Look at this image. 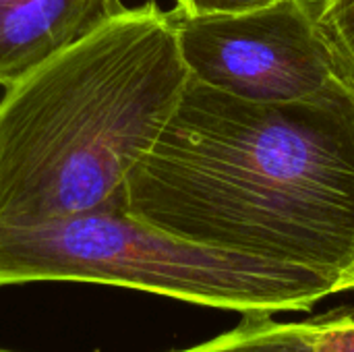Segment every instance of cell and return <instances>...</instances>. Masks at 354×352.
Instances as JSON below:
<instances>
[{
  "label": "cell",
  "instance_id": "obj_4",
  "mask_svg": "<svg viewBox=\"0 0 354 352\" xmlns=\"http://www.w3.org/2000/svg\"><path fill=\"white\" fill-rule=\"evenodd\" d=\"M324 0H276L183 17L172 10L189 77L249 102H297L354 75L322 23Z\"/></svg>",
  "mask_w": 354,
  "mask_h": 352
},
{
  "label": "cell",
  "instance_id": "obj_2",
  "mask_svg": "<svg viewBox=\"0 0 354 352\" xmlns=\"http://www.w3.org/2000/svg\"><path fill=\"white\" fill-rule=\"evenodd\" d=\"M189 68L172 12L124 8L0 100V224L33 226L122 205Z\"/></svg>",
  "mask_w": 354,
  "mask_h": 352
},
{
  "label": "cell",
  "instance_id": "obj_10",
  "mask_svg": "<svg viewBox=\"0 0 354 352\" xmlns=\"http://www.w3.org/2000/svg\"><path fill=\"white\" fill-rule=\"evenodd\" d=\"M344 290H354V261L338 276L336 293H344Z\"/></svg>",
  "mask_w": 354,
  "mask_h": 352
},
{
  "label": "cell",
  "instance_id": "obj_8",
  "mask_svg": "<svg viewBox=\"0 0 354 352\" xmlns=\"http://www.w3.org/2000/svg\"><path fill=\"white\" fill-rule=\"evenodd\" d=\"M322 23L330 39L354 68V0H324Z\"/></svg>",
  "mask_w": 354,
  "mask_h": 352
},
{
  "label": "cell",
  "instance_id": "obj_6",
  "mask_svg": "<svg viewBox=\"0 0 354 352\" xmlns=\"http://www.w3.org/2000/svg\"><path fill=\"white\" fill-rule=\"evenodd\" d=\"M178 352H313V349L299 322H276L272 315H243L234 330Z\"/></svg>",
  "mask_w": 354,
  "mask_h": 352
},
{
  "label": "cell",
  "instance_id": "obj_11",
  "mask_svg": "<svg viewBox=\"0 0 354 352\" xmlns=\"http://www.w3.org/2000/svg\"><path fill=\"white\" fill-rule=\"evenodd\" d=\"M0 352H6V351H0Z\"/></svg>",
  "mask_w": 354,
  "mask_h": 352
},
{
  "label": "cell",
  "instance_id": "obj_7",
  "mask_svg": "<svg viewBox=\"0 0 354 352\" xmlns=\"http://www.w3.org/2000/svg\"><path fill=\"white\" fill-rule=\"evenodd\" d=\"M313 352H354V307L299 322Z\"/></svg>",
  "mask_w": 354,
  "mask_h": 352
},
{
  "label": "cell",
  "instance_id": "obj_3",
  "mask_svg": "<svg viewBox=\"0 0 354 352\" xmlns=\"http://www.w3.org/2000/svg\"><path fill=\"white\" fill-rule=\"evenodd\" d=\"M83 282L243 315L311 309L338 276L193 243L112 205L33 226L0 224V286Z\"/></svg>",
  "mask_w": 354,
  "mask_h": 352
},
{
  "label": "cell",
  "instance_id": "obj_9",
  "mask_svg": "<svg viewBox=\"0 0 354 352\" xmlns=\"http://www.w3.org/2000/svg\"><path fill=\"white\" fill-rule=\"evenodd\" d=\"M276 0H176L174 12L183 17H201L214 12H241L272 4Z\"/></svg>",
  "mask_w": 354,
  "mask_h": 352
},
{
  "label": "cell",
  "instance_id": "obj_5",
  "mask_svg": "<svg viewBox=\"0 0 354 352\" xmlns=\"http://www.w3.org/2000/svg\"><path fill=\"white\" fill-rule=\"evenodd\" d=\"M124 8L122 0H0V87L15 85Z\"/></svg>",
  "mask_w": 354,
  "mask_h": 352
},
{
  "label": "cell",
  "instance_id": "obj_1",
  "mask_svg": "<svg viewBox=\"0 0 354 352\" xmlns=\"http://www.w3.org/2000/svg\"><path fill=\"white\" fill-rule=\"evenodd\" d=\"M122 205L193 243L340 276L354 261V75L297 102L189 77Z\"/></svg>",
  "mask_w": 354,
  "mask_h": 352
}]
</instances>
